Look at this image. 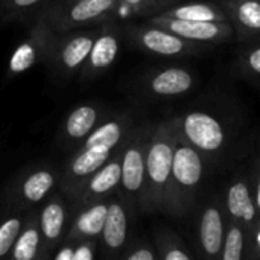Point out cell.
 I'll return each instance as SVG.
<instances>
[{
	"mask_svg": "<svg viewBox=\"0 0 260 260\" xmlns=\"http://www.w3.org/2000/svg\"><path fill=\"white\" fill-rule=\"evenodd\" d=\"M133 126L134 120L129 113L110 114L101 122L76 146V151L64 165L59 172L58 189L72 197L94 171L123 146Z\"/></svg>",
	"mask_w": 260,
	"mask_h": 260,
	"instance_id": "cell-1",
	"label": "cell"
},
{
	"mask_svg": "<svg viewBox=\"0 0 260 260\" xmlns=\"http://www.w3.org/2000/svg\"><path fill=\"white\" fill-rule=\"evenodd\" d=\"M178 142L175 117L152 123L145 160L143 213L166 212L172 160Z\"/></svg>",
	"mask_w": 260,
	"mask_h": 260,
	"instance_id": "cell-2",
	"label": "cell"
},
{
	"mask_svg": "<svg viewBox=\"0 0 260 260\" xmlns=\"http://www.w3.org/2000/svg\"><path fill=\"white\" fill-rule=\"evenodd\" d=\"M204 171L206 158L178 136L172 160L166 213L181 218L193 209L204 180Z\"/></svg>",
	"mask_w": 260,
	"mask_h": 260,
	"instance_id": "cell-3",
	"label": "cell"
},
{
	"mask_svg": "<svg viewBox=\"0 0 260 260\" xmlns=\"http://www.w3.org/2000/svg\"><path fill=\"white\" fill-rule=\"evenodd\" d=\"M119 9V0H49L37 15L62 34L113 20Z\"/></svg>",
	"mask_w": 260,
	"mask_h": 260,
	"instance_id": "cell-4",
	"label": "cell"
},
{
	"mask_svg": "<svg viewBox=\"0 0 260 260\" xmlns=\"http://www.w3.org/2000/svg\"><path fill=\"white\" fill-rule=\"evenodd\" d=\"M152 123L133 126L120 152V183L119 192L143 212L145 200V160Z\"/></svg>",
	"mask_w": 260,
	"mask_h": 260,
	"instance_id": "cell-5",
	"label": "cell"
},
{
	"mask_svg": "<svg viewBox=\"0 0 260 260\" xmlns=\"http://www.w3.org/2000/svg\"><path fill=\"white\" fill-rule=\"evenodd\" d=\"M99 24L55 34L44 61V66L52 78L69 81L75 73L79 72L94 41Z\"/></svg>",
	"mask_w": 260,
	"mask_h": 260,
	"instance_id": "cell-6",
	"label": "cell"
},
{
	"mask_svg": "<svg viewBox=\"0 0 260 260\" xmlns=\"http://www.w3.org/2000/svg\"><path fill=\"white\" fill-rule=\"evenodd\" d=\"M180 139L193 146L206 160L216 158L229 143L227 129L222 122L206 111H189L175 117Z\"/></svg>",
	"mask_w": 260,
	"mask_h": 260,
	"instance_id": "cell-7",
	"label": "cell"
},
{
	"mask_svg": "<svg viewBox=\"0 0 260 260\" xmlns=\"http://www.w3.org/2000/svg\"><path fill=\"white\" fill-rule=\"evenodd\" d=\"M125 37L139 49L146 53L168 58H184L192 55H200L213 49L207 43H195L181 38L163 27L154 26L151 23L125 26Z\"/></svg>",
	"mask_w": 260,
	"mask_h": 260,
	"instance_id": "cell-8",
	"label": "cell"
},
{
	"mask_svg": "<svg viewBox=\"0 0 260 260\" xmlns=\"http://www.w3.org/2000/svg\"><path fill=\"white\" fill-rule=\"evenodd\" d=\"M59 171L49 166H34L17 175L6 190V203L14 210H30L58 189Z\"/></svg>",
	"mask_w": 260,
	"mask_h": 260,
	"instance_id": "cell-9",
	"label": "cell"
},
{
	"mask_svg": "<svg viewBox=\"0 0 260 260\" xmlns=\"http://www.w3.org/2000/svg\"><path fill=\"white\" fill-rule=\"evenodd\" d=\"M123 37L125 26L117 24L114 20H105L99 24L90 52L78 72L81 81L88 82L99 78L116 62Z\"/></svg>",
	"mask_w": 260,
	"mask_h": 260,
	"instance_id": "cell-10",
	"label": "cell"
},
{
	"mask_svg": "<svg viewBox=\"0 0 260 260\" xmlns=\"http://www.w3.org/2000/svg\"><path fill=\"white\" fill-rule=\"evenodd\" d=\"M73 210L75 206L72 198L59 189L52 192L41 203V207L37 210L46 259H50V254L62 242Z\"/></svg>",
	"mask_w": 260,
	"mask_h": 260,
	"instance_id": "cell-11",
	"label": "cell"
},
{
	"mask_svg": "<svg viewBox=\"0 0 260 260\" xmlns=\"http://www.w3.org/2000/svg\"><path fill=\"white\" fill-rule=\"evenodd\" d=\"M136 207L117 190L108 198L107 215L99 241L107 257H119L131 239V225Z\"/></svg>",
	"mask_w": 260,
	"mask_h": 260,
	"instance_id": "cell-12",
	"label": "cell"
},
{
	"mask_svg": "<svg viewBox=\"0 0 260 260\" xmlns=\"http://www.w3.org/2000/svg\"><path fill=\"white\" fill-rule=\"evenodd\" d=\"M146 23L163 27L181 38L195 43H207L212 46L230 41L235 34L229 21H195V20L165 17L158 14V15L148 17Z\"/></svg>",
	"mask_w": 260,
	"mask_h": 260,
	"instance_id": "cell-13",
	"label": "cell"
},
{
	"mask_svg": "<svg viewBox=\"0 0 260 260\" xmlns=\"http://www.w3.org/2000/svg\"><path fill=\"white\" fill-rule=\"evenodd\" d=\"M55 34L40 15H35L30 20L27 37L17 46L11 56L9 73H21L37 64H44Z\"/></svg>",
	"mask_w": 260,
	"mask_h": 260,
	"instance_id": "cell-14",
	"label": "cell"
},
{
	"mask_svg": "<svg viewBox=\"0 0 260 260\" xmlns=\"http://www.w3.org/2000/svg\"><path fill=\"white\" fill-rule=\"evenodd\" d=\"M197 75L186 67H158L145 73L140 79V91L154 98H177L192 91Z\"/></svg>",
	"mask_w": 260,
	"mask_h": 260,
	"instance_id": "cell-15",
	"label": "cell"
},
{
	"mask_svg": "<svg viewBox=\"0 0 260 260\" xmlns=\"http://www.w3.org/2000/svg\"><path fill=\"white\" fill-rule=\"evenodd\" d=\"M120 152H114L98 171H94L70 197L75 207L110 198L119 190L120 183Z\"/></svg>",
	"mask_w": 260,
	"mask_h": 260,
	"instance_id": "cell-16",
	"label": "cell"
},
{
	"mask_svg": "<svg viewBox=\"0 0 260 260\" xmlns=\"http://www.w3.org/2000/svg\"><path fill=\"white\" fill-rule=\"evenodd\" d=\"M225 227H227V215L224 210L222 200L215 197L206 203L197 222L198 245L204 257L219 259Z\"/></svg>",
	"mask_w": 260,
	"mask_h": 260,
	"instance_id": "cell-17",
	"label": "cell"
},
{
	"mask_svg": "<svg viewBox=\"0 0 260 260\" xmlns=\"http://www.w3.org/2000/svg\"><path fill=\"white\" fill-rule=\"evenodd\" d=\"M108 116L105 107L101 104L87 102L75 107L61 125L58 143L62 148H76Z\"/></svg>",
	"mask_w": 260,
	"mask_h": 260,
	"instance_id": "cell-18",
	"label": "cell"
},
{
	"mask_svg": "<svg viewBox=\"0 0 260 260\" xmlns=\"http://www.w3.org/2000/svg\"><path fill=\"white\" fill-rule=\"evenodd\" d=\"M222 204L227 219L242 224L245 230L260 222V207L256 206L253 200L250 180L244 175L235 174V177L229 183Z\"/></svg>",
	"mask_w": 260,
	"mask_h": 260,
	"instance_id": "cell-19",
	"label": "cell"
},
{
	"mask_svg": "<svg viewBox=\"0 0 260 260\" xmlns=\"http://www.w3.org/2000/svg\"><path fill=\"white\" fill-rule=\"evenodd\" d=\"M107 207H108V198L75 207L67 233L62 241H70V242H78L82 239L99 241L105 215H107Z\"/></svg>",
	"mask_w": 260,
	"mask_h": 260,
	"instance_id": "cell-20",
	"label": "cell"
},
{
	"mask_svg": "<svg viewBox=\"0 0 260 260\" xmlns=\"http://www.w3.org/2000/svg\"><path fill=\"white\" fill-rule=\"evenodd\" d=\"M233 32L241 41L259 40L260 2L259 0H219Z\"/></svg>",
	"mask_w": 260,
	"mask_h": 260,
	"instance_id": "cell-21",
	"label": "cell"
},
{
	"mask_svg": "<svg viewBox=\"0 0 260 260\" xmlns=\"http://www.w3.org/2000/svg\"><path fill=\"white\" fill-rule=\"evenodd\" d=\"M8 257L12 260L46 259L37 210H32V209L27 210L23 225L18 232V236L8 254Z\"/></svg>",
	"mask_w": 260,
	"mask_h": 260,
	"instance_id": "cell-22",
	"label": "cell"
},
{
	"mask_svg": "<svg viewBox=\"0 0 260 260\" xmlns=\"http://www.w3.org/2000/svg\"><path fill=\"white\" fill-rule=\"evenodd\" d=\"M160 15L195 21H229L218 2H178L177 5L163 11Z\"/></svg>",
	"mask_w": 260,
	"mask_h": 260,
	"instance_id": "cell-23",
	"label": "cell"
},
{
	"mask_svg": "<svg viewBox=\"0 0 260 260\" xmlns=\"http://www.w3.org/2000/svg\"><path fill=\"white\" fill-rule=\"evenodd\" d=\"M154 247L158 260H192L193 254L178 238L175 232L166 227H160L155 232Z\"/></svg>",
	"mask_w": 260,
	"mask_h": 260,
	"instance_id": "cell-24",
	"label": "cell"
},
{
	"mask_svg": "<svg viewBox=\"0 0 260 260\" xmlns=\"http://www.w3.org/2000/svg\"><path fill=\"white\" fill-rule=\"evenodd\" d=\"M236 70L247 82L259 87L260 79V47L257 40L244 41V47L238 52Z\"/></svg>",
	"mask_w": 260,
	"mask_h": 260,
	"instance_id": "cell-25",
	"label": "cell"
},
{
	"mask_svg": "<svg viewBox=\"0 0 260 260\" xmlns=\"http://www.w3.org/2000/svg\"><path fill=\"white\" fill-rule=\"evenodd\" d=\"M49 0H0V24L32 20Z\"/></svg>",
	"mask_w": 260,
	"mask_h": 260,
	"instance_id": "cell-26",
	"label": "cell"
},
{
	"mask_svg": "<svg viewBox=\"0 0 260 260\" xmlns=\"http://www.w3.org/2000/svg\"><path fill=\"white\" fill-rule=\"evenodd\" d=\"M245 242L247 230L242 224L227 219L224 242L219 259L222 260H242L245 259Z\"/></svg>",
	"mask_w": 260,
	"mask_h": 260,
	"instance_id": "cell-27",
	"label": "cell"
},
{
	"mask_svg": "<svg viewBox=\"0 0 260 260\" xmlns=\"http://www.w3.org/2000/svg\"><path fill=\"white\" fill-rule=\"evenodd\" d=\"M27 210H14L0 219V259L8 257L18 232L23 225Z\"/></svg>",
	"mask_w": 260,
	"mask_h": 260,
	"instance_id": "cell-28",
	"label": "cell"
},
{
	"mask_svg": "<svg viewBox=\"0 0 260 260\" xmlns=\"http://www.w3.org/2000/svg\"><path fill=\"white\" fill-rule=\"evenodd\" d=\"M180 0H119V8H126L137 15H158Z\"/></svg>",
	"mask_w": 260,
	"mask_h": 260,
	"instance_id": "cell-29",
	"label": "cell"
},
{
	"mask_svg": "<svg viewBox=\"0 0 260 260\" xmlns=\"http://www.w3.org/2000/svg\"><path fill=\"white\" fill-rule=\"evenodd\" d=\"M120 259L125 260H158L154 244L145 239H134L131 238L126 247L122 250Z\"/></svg>",
	"mask_w": 260,
	"mask_h": 260,
	"instance_id": "cell-30",
	"label": "cell"
},
{
	"mask_svg": "<svg viewBox=\"0 0 260 260\" xmlns=\"http://www.w3.org/2000/svg\"><path fill=\"white\" fill-rule=\"evenodd\" d=\"M245 257L250 260L260 259V222L247 230Z\"/></svg>",
	"mask_w": 260,
	"mask_h": 260,
	"instance_id": "cell-31",
	"label": "cell"
},
{
	"mask_svg": "<svg viewBox=\"0 0 260 260\" xmlns=\"http://www.w3.org/2000/svg\"><path fill=\"white\" fill-rule=\"evenodd\" d=\"M98 242L96 239H82L75 242L73 260H93L98 253Z\"/></svg>",
	"mask_w": 260,
	"mask_h": 260,
	"instance_id": "cell-32",
	"label": "cell"
}]
</instances>
